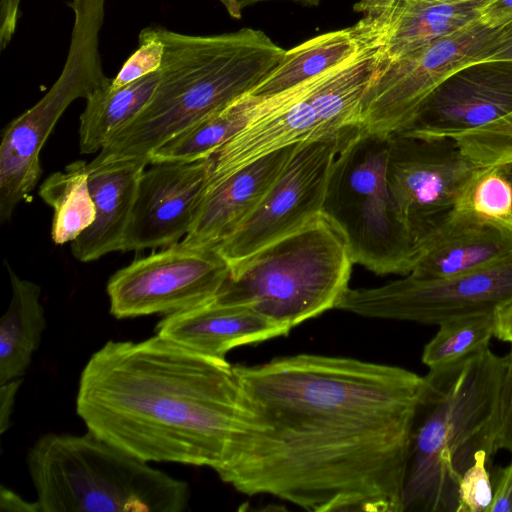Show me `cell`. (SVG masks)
<instances>
[{
	"mask_svg": "<svg viewBox=\"0 0 512 512\" xmlns=\"http://www.w3.org/2000/svg\"><path fill=\"white\" fill-rule=\"evenodd\" d=\"M99 438L49 433L27 455L40 512H182L186 481Z\"/></svg>",
	"mask_w": 512,
	"mask_h": 512,
	"instance_id": "cell-5",
	"label": "cell"
},
{
	"mask_svg": "<svg viewBox=\"0 0 512 512\" xmlns=\"http://www.w3.org/2000/svg\"><path fill=\"white\" fill-rule=\"evenodd\" d=\"M502 173L506 176V178L510 181L512 185V160L506 161L504 163L498 164Z\"/></svg>",
	"mask_w": 512,
	"mask_h": 512,
	"instance_id": "cell-41",
	"label": "cell"
},
{
	"mask_svg": "<svg viewBox=\"0 0 512 512\" xmlns=\"http://www.w3.org/2000/svg\"><path fill=\"white\" fill-rule=\"evenodd\" d=\"M164 55V43L156 27L144 28L139 34L137 50L124 62L110 83L111 89L121 88L144 76L160 70Z\"/></svg>",
	"mask_w": 512,
	"mask_h": 512,
	"instance_id": "cell-30",
	"label": "cell"
},
{
	"mask_svg": "<svg viewBox=\"0 0 512 512\" xmlns=\"http://www.w3.org/2000/svg\"><path fill=\"white\" fill-rule=\"evenodd\" d=\"M495 313L455 318L438 325V332L423 349L422 362L432 369L489 347L495 337Z\"/></svg>",
	"mask_w": 512,
	"mask_h": 512,
	"instance_id": "cell-27",
	"label": "cell"
},
{
	"mask_svg": "<svg viewBox=\"0 0 512 512\" xmlns=\"http://www.w3.org/2000/svg\"><path fill=\"white\" fill-rule=\"evenodd\" d=\"M495 337L512 343V303L499 308L496 313Z\"/></svg>",
	"mask_w": 512,
	"mask_h": 512,
	"instance_id": "cell-40",
	"label": "cell"
},
{
	"mask_svg": "<svg viewBox=\"0 0 512 512\" xmlns=\"http://www.w3.org/2000/svg\"><path fill=\"white\" fill-rule=\"evenodd\" d=\"M7 270L12 296L0 323V384L25 375L47 325L40 286Z\"/></svg>",
	"mask_w": 512,
	"mask_h": 512,
	"instance_id": "cell-22",
	"label": "cell"
},
{
	"mask_svg": "<svg viewBox=\"0 0 512 512\" xmlns=\"http://www.w3.org/2000/svg\"><path fill=\"white\" fill-rule=\"evenodd\" d=\"M263 97L244 94L155 149L150 163L190 162L211 157L257 114Z\"/></svg>",
	"mask_w": 512,
	"mask_h": 512,
	"instance_id": "cell-25",
	"label": "cell"
},
{
	"mask_svg": "<svg viewBox=\"0 0 512 512\" xmlns=\"http://www.w3.org/2000/svg\"><path fill=\"white\" fill-rule=\"evenodd\" d=\"M356 132L296 145L257 206L215 247L229 267L321 214L335 158Z\"/></svg>",
	"mask_w": 512,
	"mask_h": 512,
	"instance_id": "cell-13",
	"label": "cell"
},
{
	"mask_svg": "<svg viewBox=\"0 0 512 512\" xmlns=\"http://www.w3.org/2000/svg\"><path fill=\"white\" fill-rule=\"evenodd\" d=\"M164 43L157 88L92 161L146 158L173 136L251 91L286 50L262 30L187 35L155 26Z\"/></svg>",
	"mask_w": 512,
	"mask_h": 512,
	"instance_id": "cell-3",
	"label": "cell"
},
{
	"mask_svg": "<svg viewBox=\"0 0 512 512\" xmlns=\"http://www.w3.org/2000/svg\"><path fill=\"white\" fill-rule=\"evenodd\" d=\"M482 168L453 137L389 136V189L417 242L455 207Z\"/></svg>",
	"mask_w": 512,
	"mask_h": 512,
	"instance_id": "cell-14",
	"label": "cell"
},
{
	"mask_svg": "<svg viewBox=\"0 0 512 512\" xmlns=\"http://www.w3.org/2000/svg\"><path fill=\"white\" fill-rule=\"evenodd\" d=\"M512 303V251L475 270L442 279L411 274L374 288H349L336 309L363 317L440 325L495 313Z\"/></svg>",
	"mask_w": 512,
	"mask_h": 512,
	"instance_id": "cell-10",
	"label": "cell"
},
{
	"mask_svg": "<svg viewBox=\"0 0 512 512\" xmlns=\"http://www.w3.org/2000/svg\"><path fill=\"white\" fill-rule=\"evenodd\" d=\"M455 207L512 231V185L498 165L483 167Z\"/></svg>",
	"mask_w": 512,
	"mask_h": 512,
	"instance_id": "cell-28",
	"label": "cell"
},
{
	"mask_svg": "<svg viewBox=\"0 0 512 512\" xmlns=\"http://www.w3.org/2000/svg\"><path fill=\"white\" fill-rule=\"evenodd\" d=\"M353 264L343 235L320 214L229 267L214 301L246 306L290 331L336 309Z\"/></svg>",
	"mask_w": 512,
	"mask_h": 512,
	"instance_id": "cell-6",
	"label": "cell"
},
{
	"mask_svg": "<svg viewBox=\"0 0 512 512\" xmlns=\"http://www.w3.org/2000/svg\"><path fill=\"white\" fill-rule=\"evenodd\" d=\"M84 160L70 163L41 184L39 195L53 208L51 237L56 245L71 243L90 227L96 216Z\"/></svg>",
	"mask_w": 512,
	"mask_h": 512,
	"instance_id": "cell-26",
	"label": "cell"
},
{
	"mask_svg": "<svg viewBox=\"0 0 512 512\" xmlns=\"http://www.w3.org/2000/svg\"><path fill=\"white\" fill-rule=\"evenodd\" d=\"M489 1L398 0L382 20L370 24L359 20L354 25L379 48L380 62H387L479 21L480 10Z\"/></svg>",
	"mask_w": 512,
	"mask_h": 512,
	"instance_id": "cell-19",
	"label": "cell"
},
{
	"mask_svg": "<svg viewBox=\"0 0 512 512\" xmlns=\"http://www.w3.org/2000/svg\"><path fill=\"white\" fill-rule=\"evenodd\" d=\"M229 271L215 247L190 248L179 242L134 260L110 277V313L125 319L205 305L215 300Z\"/></svg>",
	"mask_w": 512,
	"mask_h": 512,
	"instance_id": "cell-12",
	"label": "cell"
},
{
	"mask_svg": "<svg viewBox=\"0 0 512 512\" xmlns=\"http://www.w3.org/2000/svg\"><path fill=\"white\" fill-rule=\"evenodd\" d=\"M506 357V369L503 377L500 397V424L498 449L512 455V343Z\"/></svg>",
	"mask_w": 512,
	"mask_h": 512,
	"instance_id": "cell-32",
	"label": "cell"
},
{
	"mask_svg": "<svg viewBox=\"0 0 512 512\" xmlns=\"http://www.w3.org/2000/svg\"><path fill=\"white\" fill-rule=\"evenodd\" d=\"M389 136L362 128L342 145L321 214L343 235L354 264L378 274H410L418 242L402 219L387 181Z\"/></svg>",
	"mask_w": 512,
	"mask_h": 512,
	"instance_id": "cell-8",
	"label": "cell"
},
{
	"mask_svg": "<svg viewBox=\"0 0 512 512\" xmlns=\"http://www.w3.org/2000/svg\"><path fill=\"white\" fill-rule=\"evenodd\" d=\"M23 382V377L0 384V432L3 434L10 425L16 394Z\"/></svg>",
	"mask_w": 512,
	"mask_h": 512,
	"instance_id": "cell-37",
	"label": "cell"
},
{
	"mask_svg": "<svg viewBox=\"0 0 512 512\" xmlns=\"http://www.w3.org/2000/svg\"><path fill=\"white\" fill-rule=\"evenodd\" d=\"M506 357L489 347L429 369L412 431L404 511L456 512L458 484L485 451L498 449Z\"/></svg>",
	"mask_w": 512,
	"mask_h": 512,
	"instance_id": "cell-4",
	"label": "cell"
},
{
	"mask_svg": "<svg viewBox=\"0 0 512 512\" xmlns=\"http://www.w3.org/2000/svg\"><path fill=\"white\" fill-rule=\"evenodd\" d=\"M483 24L500 28L512 22V0H491L480 10Z\"/></svg>",
	"mask_w": 512,
	"mask_h": 512,
	"instance_id": "cell-35",
	"label": "cell"
},
{
	"mask_svg": "<svg viewBox=\"0 0 512 512\" xmlns=\"http://www.w3.org/2000/svg\"><path fill=\"white\" fill-rule=\"evenodd\" d=\"M156 334L204 355L226 359L233 348L285 336L289 331L256 311L214 300L166 315Z\"/></svg>",
	"mask_w": 512,
	"mask_h": 512,
	"instance_id": "cell-21",
	"label": "cell"
},
{
	"mask_svg": "<svg viewBox=\"0 0 512 512\" xmlns=\"http://www.w3.org/2000/svg\"><path fill=\"white\" fill-rule=\"evenodd\" d=\"M150 165L140 177L121 252L166 248L188 234L206 190L212 158Z\"/></svg>",
	"mask_w": 512,
	"mask_h": 512,
	"instance_id": "cell-15",
	"label": "cell"
},
{
	"mask_svg": "<svg viewBox=\"0 0 512 512\" xmlns=\"http://www.w3.org/2000/svg\"><path fill=\"white\" fill-rule=\"evenodd\" d=\"M499 28L480 20L397 59L380 62L361 103V128L390 136L404 131L427 97L460 68L480 62Z\"/></svg>",
	"mask_w": 512,
	"mask_h": 512,
	"instance_id": "cell-11",
	"label": "cell"
},
{
	"mask_svg": "<svg viewBox=\"0 0 512 512\" xmlns=\"http://www.w3.org/2000/svg\"><path fill=\"white\" fill-rule=\"evenodd\" d=\"M496 60L512 61V22L499 28L495 40L484 52L481 59V61Z\"/></svg>",
	"mask_w": 512,
	"mask_h": 512,
	"instance_id": "cell-36",
	"label": "cell"
},
{
	"mask_svg": "<svg viewBox=\"0 0 512 512\" xmlns=\"http://www.w3.org/2000/svg\"><path fill=\"white\" fill-rule=\"evenodd\" d=\"M398 0H359L353 5V10L363 14V23H375L385 18L395 7Z\"/></svg>",
	"mask_w": 512,
	"mask_h": 512,
	"instance_id": "cell-38",
	"label": "cell"
},
{
	"mask_svg": "<svg viewBox=\"0 0 512 512\" xmlns=\"http://www.w3.org/2000/svg\"><path fill=\"white\" fill-rule=\"evenodd\" d=\"M380 63L372 43L294 87L263 97L257 114L212 156L207 186L278 149L361 129V103Z\"/></svg>",
	"mask_w": 512,
	"mask_h": 512,
	"instance_id": "cell-7",
	"label": "cell"
},
{
	"mask_svg": "<svg viewBox=\"0 0 512 512\" xmlns=\"http://www.w3.org/2000/svg\"><path fill=\"white\" fill-rule=\"evenodd\" d=\"M490 459L485 451L477 452L474 463L461 476L456 512H488L493 499L490 473L486 467Z\"/></svg>",
	"mask_w": 512,
	"mask_h": 512,
	"instance_id": "cell-31",
	"label": "cell"
},
{
	"mask_svg": "<svg viewBox=\"0 0 512 512\" xmlns=\"http://www.w3.org/2000/svg\"><path fill=\"white\" fill-rule=\"evenodd\" d=\"M148 165L146 158L87 164L96 216L93 224L71 242L77 260L90 262L122 251L139 180Z\"/></svg>",
	"mask_w": 512,
	"mask_h": 512,
	"instance_id": "cell-20",
	"label": "cell"
},
{
	"mask_svg": "<svg viewBox=\"0 0 512 512\" xmlns=\"http://www.w3.org/2000/svg\"><path fill=\"white\" fill-rule=\"evenodd\" d=\"M76 412L88 431L139 459L216 471L244 403L234 365L156 334L95 351L80 374Z\"/></svg>",
	"mask_w": 512,
	"mask_h": 512,
	"instance_id": "cell-2",
	"label": "cell"
},
{
	"mask_svg": "<svg viewBox=\"0 0 512 512\" xmlns=\"http://www.w3.org/2000/svg\"><path fill=\"white\" fill-rule=\"evenodd\" d=\"M446 1H467V0H446Z\"/></svg>",
	"mask_w": 512,
	"mask_h": 512,
	"instance_id": "cell-42",
	"label": "cell"
},
{
	"mask_svg": "<svg viewBox=\"0 0 512 512\" xmlns=\"http://www.w3.org/2000/svg\"><path fill=\"white\" fill-rule=\"evenodd\" d=\"M512 251V231L454 207L418 239L411 275L442 279L490 264Z\"/></svg>",
	"mask_w": 512,
	"mask_h": 512,
	"instance_id": "cell-17",
	"label": "cell"
},
{
	"mask_svg": "<svg viewBox=\"0 0 512 512\" xmlns=\"http://www.w3.org/2000/svg\"><path fill=\"white\" fill-rule=\"evenodd\" d=\"M21 0H0V50H4L16 32Z\"/></svg>",
	"mask_w": 512,
	"mask_h": 512,
	"instance_id": "cell-34",
	"label": "cell"
},
{
	"mask_svg": "<svg viewBox=\"0 0 512 512\" xmlns=\"http://www.w3.org/2000/svg\"><path fill=\"white\" fill-rule=\"evenodd\" d=\"M0 509L9 512H40L37 501L31 503L10 489L1 487Z\"/></svg>",
	"mask_w": 512,
	"mask_h": 512,
	"instance_id": "cell-39",
	"label": "cell"
},
{
	"mask_svg": "<svg viewBox=\"0 0 512 512\" xmlns=\"http://www.w3.org/2000/svg\"><path fill=\"white\" fill-rule=\"evenodd\" d=\"M512 113V61H481L448 76L423 102L402 132L454 137Z\"/></svg>",
	"mask_w": 512,
	"mask_h": 512,
	"instance_id": "cell-16",
	"label": "cell"
},
{
	"mask_svg": "<svg viewBox=\"0 0 512 512\" xmlns=\"http://www.w3.org/2000/svg\"><path fill=\"white\" fill-rule=\"evenodd\" d=\"M296 145L278 149L206 186L188 234L190 248L216 247L252 212L276 180Z\"/></svg>",
	"mask_w": 512,
	"mask_h": 512,
	"instance_id": "cell-18",
	"label": "cell"
},
{
	"mask_svg": "<svg viewBox=\"0 0 512 512\" xmlns=\"http://www.w3.org/2000/svg\"><path fill=\"white\" fill-rule=\"evenodd\" d=\"M160 78L154 72L121 88L110 83L86 98L80 115L79 147L82 154L99 152L108 139L132 121L151 100Z\"/></svg>",
	"mask_w": 512,
	"mask_h": 512,
	"instance_id": "cell-24",
	"label": "cell"
},
{
	"mask_svg": "<svg viewBox=\"0 0 512 512\" xmlns=\"http://www.w3.org/2000/svg\"><path fill=\"white\" fill-rule=\"evenodd\" d=\"M234 367L244 413L223 482L308 511L403 512L424 377L316 354Z\"/></svg>",
	"mask_w": 512,
	"mask_h": 512,
	"instance_id": "cell-1",
	"label": "cell"
},
{
	"mask_svg": "<svg viewBox=\"0 0 512 512\" xmlns=\"http://www.w3.org/2000/svg\"><path fill=\"white\" fill-rule=\"evenodd\" d=\"M355 25L326 32L286 50L280 63L248 94L267 97L343 62L369 44Z\"/></svg>",
	"mask_w": 512,
	"mask_h": 512,
	"instance_id": "cell-23",
	"label": "cell"
},
{
	"mask_svg": "<svg viewBox=\"0 0 512 512\" xmlns=\"http://www.w3.org/2000/svg\"><path fill=\"white\" fill-rule=\"evenodd\" d=\"M74 14L64 67L48 92L6 127L0 144V219L10 220L41 175L40 152L59 118L78 98H87L112 79L104 73L99 35L105 0H70Z\"/></svg>",
	"mask_w": 512,
	"mask_h": 512,
	"instance_id": "cell-9",
	"label": "cell"
},
{
	"mask_svg": "<svg viewBox=\"0 0 512 512\" xmlns=\"http://www.w3.org/2000/svg\"><path fill=\"white\" fill-rule=\"evenodd\" d=\"M478 165L512 160V113L489 125L453 137Z\"/></svg>",
	"mask_w": 512,
	"mask_h": 512,
	"instance_id": "cell-29",
	"label": "cell"
},
{
	"mask_svg": "<svg viewBox=\"0 0 512 512\" xmlns=\"http://www.w3.org/2000/svg\"><path fill=\"white\" fill-rule=\"evenodd\" d=\"M488 512H512V462L498 473Z\"/></svg>",
	"mask_w": 512,
	"mask_h": 512,
	"instance_id": "cell-33",
	"label": "cell"
}]
</instances>
